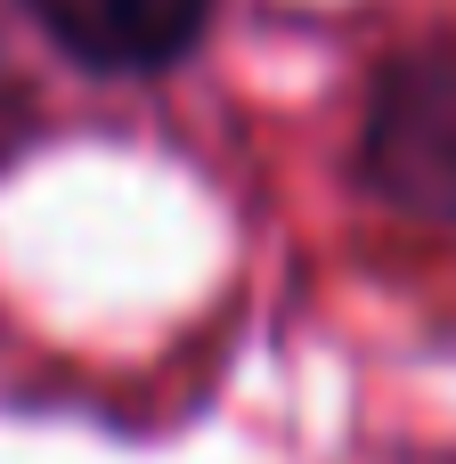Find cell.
Returning <instances> with one entry per match:
<instances>
[{
    "label": "cell",
    "mask_w": 456,
    "mask_h": 464,
    "mask_svg": "<svg viewBox=\"0 0 456 464\" xmlns=\"http://www.w3.org/2000/svg\"><path fill=\"white\" fill-rule=\"evenodd\" d=\"M351 171L392 220L456 237V24L400 41L367 73Z\"/></svg>",
    "instance_id": "6da1fadb"
},
{
    "label": "cell",
    "mask_w": 456,
    "mask_h": 464,
    "mask_svg": "<svg viewBox=\"0 0 456 464\" xmlns=\"http://www.w3.org/2000/svg\"><path fill=\"white\" fill-rule=\"evenodd\" d=\"M16 8L65 65L98 82H155L204 49L220 0H16Z\"/></svg>",
    "instance_id": "7a4b0ae2"
},
{
    "label": "cell",
    "mask_w": 456,
    "mask_h": 464,
    "mask_svg": "<svg viewBox=\"0 0 456 464\" xmlns=\"http://www.w3.org/2000/svg\"><path fill=\"white\" fill-rule=\"evenodd\" d=\"M24 130H33V98H24V82H16V65L0 57V163L24 147Z\"/></svg>",
    "instance_id": "3957f363"
}]
</instances>
